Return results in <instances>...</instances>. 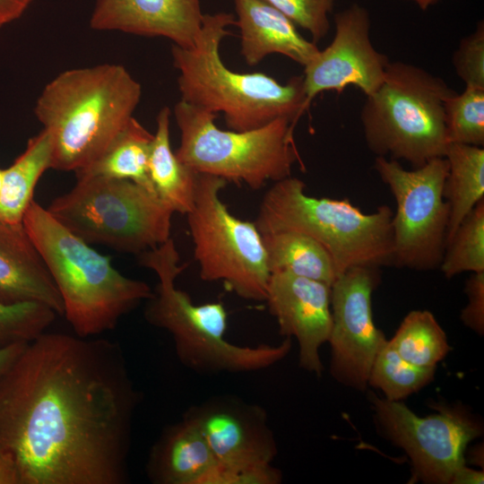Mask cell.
Returning <instances> with one entry per match:
<instances>
[{"label": "cell", "mask_w": 484, "mask_h": 484, "mask_svg": "<svg viewBox=\"0 0 484 484\" xmlns=\"http://www.w3.org/2000/svg\"><path fill=\"white\" fill-rule=\"evenodd\" d=\"M141 402L118 342L46 331L0 374V453L21 484H125Z\"/></svg>", "instance_id": "6da1fadb"}, {"label": "cell", "mask_w": 484, "mask_h": 484, "mask_svg": "<svg viewBox=\"0 0 484 484\" xmlns=\"http://www.w3.org/2000/svg\"><path fill=\"white\" fill-rule=\"evenodd\" d=\"M240 34V54L248 65L279 54L305 66L319 52L296 24L265 0H233Z\"/></svg>", "instance_id": "d6986e66"}, {"label": "cell", "mask_w": 484, "mask_h": 484, "mask_svg": "<svg viewBox=\"0 0 484 484\" xmlns=\"http://www.w3.org/2000/svg\"><path fill=\"white\" fill-rule=\"evenodd\" d=\"M52 141L42 129L30 138L25 150L6 169H4L0 193V219L12 224L22 223L31 203L35 187L48 169H51Z\"/></svg>", "instance_id": "7402d4cb"}, {"label": "cell", "mask_w": 484, "mask_h": 484, "mask_svg": "<svg viewBox=\"0 0 484 484\" xmlns=\"http://www.w3.org/2000/svg\"><path fill=\"white\" fill-rule=\"evenodd\" d=\"M389 342L402 358L420 367H436L451 350L445 331L428 310L408 313Z\"/></svg>", "instance_id": "484cf974"}, {"label": "cell", "mask_w": 484, "mask_h": 484, "mask_svg": "<svg viewBox=\"0 0 484 484\" xmlns=\"http://www.w3.org/2000/svg\"><path fill=\"white\" fill-rule=\"evenodd\" d=\"M202 432L218 463L229 470L272 464L278 453L265 411L231 396L212 397L183 416Z\"/></svg>", "instance_id": "9a60e30c"}, {"label": "cell", "mask_w": 484, "mask_h": 484, "mask_svg": "<svg viewBox=\"0 0 484 484\" xmlns=\"http://www.w3.org/2000/svg\"><path fill=\"white\" fill-rule=\"evenodd\" d=\"M453 65L465 87L484 89V24L463 38L453 56Z\"/></svg>", "instance_id": "1f68e13d"}, {"label": "cell", "mask_w": 484, "mask_h": 484, "mask_svg": "<svg viewBox=\"0 0 484 484\" xmlns=\"http://www.w3.org/2000/svg\"><path fill=\"white\" fill-rule=\"evenodd\" d=\"M455 91L440 77L404 62H389L382 83L360 113L367 148L413 169L445 157L449 142L445 103Z\"/></svg>", "instance_id": "52a82bcc"}, {"label": "cell", "mask_w": 484, "mask_h": 484, "mask_svg": "<svg viewBox=\"0 0 484 484\" xmlns=\"http://www.w3.org/2000/svg\"><path fill=\"white\" fill-rule=\"evenodd\" d=\"M443 194L449 206L448 239L467 214L484 199V148L449 143Z\"/></svg>", "instance_id": "d4e9b609"}, {"label": "cell", "mask_w": 484, "mask_h": 484, "mask_svg": "<svg viewBox=\"0 0 484 484\" xmlns=\"http://www.w3.org/2000/svg\"><path fill=\"white\" fill-rule=\"evenodd\" d=\"M264 301L280 334L297 340L298 366L320 376L319 350L328 342L333 326L331 287L286 272H272Z\"/></svg>", "instance_id": "2e32d148"}, {"label": "cell", "mask_w": 484, "mask_h": 484, "mask_svg": "<svg viewBox=\"0 0 484 484\" xmlns=\"http://www.w3.org/2000/svg\"><path fill=\"white\" fill-rule=\"evenodd\" d=\"M139 264L159 279L156 290L146 300V321L168 332L175 353L186 367L198 373H250L264 370L282 360L290 351L291 339L276 345L241 346L225 338L228 313L221 302L195 305L188 294L175 285L186 264L172 238L143 252Z\"/></svg>", "instance_id": "5b68a950"}, {"label": "cell", "mask_w": 484, "mask_h": 484, "mask_svg": "<svg viewBox=\"0 0 484 484\" xmlns=\"http://www.w3.org/2000/svg\"><path fill=\"white\" fill-rule=\"evenodd\" d=\"M291 176L265 193L254 221L261 234L294 230L313 238L332 256L339 274L354 266L393 265L392 217L388 205L365 213L348 198L308 195Z\"/></svg>", "instance_id": "8992f818"}, {"label": "cell", "mask_w": 484, "mask_h": 484, "mask_svg": "<svg viewBox=\"0 0 484 484\" xmlns=\"http://www.w3.org/2000/svg\"><path fill=\"white\" fill-rule=\"evenodd\" d=\"M219 466L200 429L183 417L153 444L146 474L154 484H208Z\"/></svg>", "instance_id": "ffe728a7"}, {"label": "cell", "mask_w": 484, "mask_h": 484, "mask_svg": "<svg viewBox=\"0 0 484 484\" xmlns=\"http://www.w3.org/2000/svg\"><path fill=\"white\" fill-rule=\"evenodd\" d=\"M289 17L296 25L307 30L315 43L329 31V14L334 0H265Z\"/></svg>", "instance_id": "4dcf8cb0"}, {"label": "cell", "mask_w": 484, "mask_h": 484, "mask_svg": "<svg viewBox=\"0 0 484 484\" xmlns=\"http://www.w3.org/2000/svg\"><path fill=\"white\" fill-rule=\"evenodd\" d=\"M56 315L53 309L37 302H0V350L33 341L46 332Z\"/></svg>", "instance_id": "f546056e"}, {"label": "cell", "mask_w": 484, "mask_h": 484, "mask_svg": "<svg viewBox=\"0 0 484 484\" xmlns=\"http://www.w3.org/2000/svg\"><path fill=\"white\" fill-rule=\"evenodd\" d=\"M0 484H21L18 471L13 462L0 453Z\"/></svg>", "instance_id": "d590c367"}, {"label": "cell", "mask_w": 484, "mask_h": 484, "mask_svg": "<svg viewBox=\"0 0 484 484\" xmlns=\"http://www.w3.org/2000/svg\"><path fill=\"white\" fill-rule=\"evenodd\" d=\"M223 178L198 174L186 214L200 277L222 281L241 298L264 301L271 276L262 235L254 222L232 215L220 197Z\"/></svg>", "instance_id": "30bf717a"}, {"label": "cell", "mask_w": 484, "mask_h": 484, "mask_svg": "<svg viewBox=\"0 0 484 484\" xmlns=\"http://www.w3.org/2000/svg\"><path fill=\"white\" fill-rule=\"evenodd\" d=\"M141 84L120 65L64 71L46 84L34 108L53 147L51 169H83L133 117Z\"/></svg>", "instance_id": "7a4b0ae2"}, {"label": "cell", "mask_w": 484, "mask_h": 484, "mask_svg": "<svg viewBox=\"0 0 484 484\" xmlns=\"http://www.w3.org/2000/svg\"><path fill=\"white\" fill-rule=\"evenodd\" d=\"M468 303L461 312V320L479 335L484 333V272H472L465 282Z\"/></svg>", "instance_id": "d6a6232c"}, {"label": "cell", "mask_w": 484, "mask_h": 484, "mask_svg": "<svg viewBox=\"0 0 484 484\" xmlns=\"http://www.w3.org/2000/svg\"><path fill=\"white\" fill-rule=\"evenodd\" d=\"M0 302H37L64 315V304L48 269L22 223L0 219Z\"/></svg>", "instance_id": "ac0fdd59"}, {"label": "cell", "mask_w": 484, "mask_h": 484, "mask_svg": "<svg viewBox=\"0 0 484 484\" xmlns=\"http://www.w3.org/2000/svg\"><path fill=\"white\" fill-rule=\"evenodd\" d=\"M173 113L180 131L176 156L196 173L259 189L270 180L291 176L292 166L301 162L295 126L286 117L259 128L234 131L220 129L215 124L217 114L181 99Z\"/></svg>", "instance_id": "ba28073f"}, {"label": "cell", "mask_w": 484, "mask_h": 484, "mask_svg": "<svg viewBox=\"0 0 484 484\" xmlns=\"http://www.w3.org/2000/svg\"><path fill=\"white\" fill-rule=\"evenodd\" d=\"M3 176H4V169H0V193H1L2 185H3Z\"/></svg>", "instance_id": "ab89813d"}, {"label": "cell", "mask_w": 484, "mask_h": 484, "mask_svg": "<svg viewBox=\"0 0 484 484\" xmlns=\"http://www.w3.org/2000/svg\"><path fill=\"white\" fill-rule=\"evenodd\" d=\"M483 480V471L474 470L463 464L454 472L451 484H482Z\"/></svg>", "instance_id": "e575fe53"}, {"label": "cell", "mask_w": 484, "mask_h": 484, "mask_svg": "<svg viewBox=\"0 0 484 484\" xmlns=\"http://www.w3.org/2000/svg\"><path fill=\"white\" fill-rule=\"evenodd\" d=\"M203 14L200 0H96L90 26L96 30L163 37L191 48Z\"/></svg>", "instance_id": "e0dca14e"}, {"label": "cell", "mask_w": 484, "mask_h": 484, "mask_svg": "<svg viewBox=\"0 0 484 484\" xmlns=\"http://www.w3.org/2000/svg\"><path fill=\"white\" fill-rule=\"evenodd\" d=\"M436 367H417L402 358L385 339L372 363L368 385L379 389L388 401H402L434 378Z\"/></svg>", "instance_id": "4316f807"}, {"label": "cell", "mask_w": 484, "mask_h": 484, "mask_svg": "<svg viewBox=\"0 0 484 484\" xmlns=\"http://www.w3.org/2000/svg\"><path fill=\"white\" fill-rule=\"evenodd\" d=\"M171 111L163 107L156 117L149 158V177L156 195L174 212L186 215L194 207L198 174L176 156L170 143Z\"/></svg>", "instance_id": "44dd1931"}, {"label": "cell", "mask_w": 484, "mask_h": 484, "mask_svg": "<svg viewBox=\"0 0 484 484\" xmlns=\"http://www.w3.org/2000/svg\"><path fill=\"white\" fill-rule=\"evenodd\" d=\"M470 454V459L472 463H477L478 465L481 464V466L483 465L480 463V459L483 460V449L481 448L480 450V446L474 448Z\"/></svg>", "instance_id": "74e56055"}, {"label": "cell", "mask_w": 484, "mask_h": 484, "mask_svg": "<svg viewBox=\"0 0 484 484\" xmlns=\"http://www.w3.org/2000/svg\"><path fill=\"white\" fill-rule=\"evenodd\" d=\"M374 420L382 436L408 455L415 481L451 484L465 464L467 445L482 435V425L466 409L436 403L437 412L419 417L401 401L370 393Z\"/></svg>", "instance_id": "7c38bea8"}, {"label": "cell", "mask_w": 484, "mask_h": 484, "mask_svg": "<svg viewBox=\"0 0 484 484\" xmlns=\"http://www.w3.org/2000/svg\"><path fill=\"white\" fill-rule=\"evenodd\" d=\"M439 268L446 279L464 272H484V199L446 242Z\"/></svg>", "instance_id": "83f0119b"}, {"label": "cell", "mask_w": 484, "mask_h": 484, "mask_svg": "<svg viewBox=\"0 0 484 484\" xmlns=\"http://www.w3.org/2000/svg\"><path fill=\"white\" fill-rule=\"evenodd\" d=\"M33 0H0V27L19 19Z\"/></svg>", "instance_id": "836d02e7"}, {"label": "cell", "mask_w": 484, "mask_h": 484, "mask_svg": "<svg viewBox=\"0 0 484 484\" xmlns=\"http://www.w3.org/2000/svg\"><path fill=\"white\" fill-rule=\"evenodd\" d=\"M153 134L133 117L92 163L75 172L76 177L131 180L156 194L148 169Z\"/></svg>", "instance_id": "cb8c5ba5"}, {"label": "cell", "mask_w": 484, "mask_h": 484, "mask_svg": "<svg viewBox=\"0 0 484 484\" xmlns=\"http://www.w3.org/2000/svg\"><path fill=\"white\" fill-rule=\"evenodd\" d=\"M22 225L36 246L64 304L74 334L95 337L153 295L148 283L120 273L103 255L32 201Z\"/></svg>", "instance_id": "277c9868"}, {"label": "cell", "mask_w": 484, "mask_h": 484, "mask_svg": "<svg viewBox=\"0 0 484 484\" xmlns=\"http://www.w3.org/2000/svg\"><path fill=\"white\" fill-rule=\"evenodd\" d=\"M375 170L396 203L392 217L393 265L416 271L439 268L447 238L449 206L444 198L445 157L411 170L377 156Z\"/></svg>", "instance_id": "8fae6325"}, {"label": "cell", "mask_w": 484, "mask_h": 484, "mask_svg": "<svg viewBox=\"0 0 484 484\" xmlns=\"http://www.w3.org/2000/svg\"><path fill=\"white\" fill-rule=\"evenodd\" d=\"M445 121L449 143L484 146V89L465 87L445 103Z\"/></svg>", "instance_id": "f1b7e54d"}, {"label": "cell", "mask_w": 484, "mask_h": 484, "mask_svg": "<svg viewBox=\"0 0 484 484\" xmlns=\"http://www.w3.org/2000/svg\"><path fill=\"white\" fill-rule=\"evenodd\" d=\"M230 25H235L232 13H206L193 48L173 44L180 99L214 114L223 113L227 126L234 131L259 128L281 117L296 126L305 113L303 75L282 84L264 73L230 70L220 54Z\"/></svg>", "instance_id": "3957f363"}, {"label": "cell", "mask_w": 484, "mask_h": 484, "mask_svg": "<svg viewBox=\"0 0 484 484\" xmlns=\"http://www.w3.org/2000/svg\"><path fill=\"white\" fill-rule=\"evenodd\" d=\"M334 36L332 42L304 66V111L321 92H341L353 85L366 96L382 83L388 57L373 46L370 17L367 10L358 4L334 16Z\"/></svg>", "instance_id": "5bb4252c"}, {"label": "cell", "mask_w": 484, "mask_h": 484, "mask_svg": "<svg viewBox=\"0 0 484 484\" xmlns=\"http://www.w3.org/2000/svg\"><path fill=\"white\" fill-rule=\"evenodd\" d=\"M411 1H413L414 3H416L418 4V6L425 11L427 10L430 5L434 4L435 3H436L438 0H411Z\"/></svg>", "instance_id": "f35d334b"}, {"label": "cell", "mask_w": 484, "mask_h": 484, "mask_svg": "<svg viewBox=\"0 0 484 484\" xmlns=\"http://www.w3.org/2000/svg\"><path fill=\"white\" fill-rule=\"evenodd\" d=\"M377 267L354 266L331 286L333 326L330 372L347 387L365 391L376 354L386 339L374 323L372 294L380 283Z\"/></svg>", "instance_id": "4fadbf2b"}, {"label": "cell", "mask_w": 484, "mask_h": 484, "mask_svg": "<svg viewBox=\"0 0 484 484\" xmlns=\"http://www.w3.org/2000/svg\"><path fill=\"white\" fill-rule=\"evenodd\" d=\"M261 235L271 273L286 272L330 287L340 275L328 251L313 238L294 230Z\"/></svg>", "instance_id": "603a6c76"}, {"label": "cell", "mask_w": 484, "mask_h": 484, "mask_svg": "<svg viewBox=\"0 0 484 484\" xmlns=\"http://www.w3.org/2000/svg\"><path fill=\"white\" fill-rule=\"evenodd\" d=\"M76 177L47 210L86 243L139 255L170 238L174 212L153 193L126 179Z\"/></svg>", "instance_id": "9c48e42d"}, {"label": "cell", "mask_w": 484, "mask_h": 484, "mask_svg": "<svg viewBox=\"0 0 484 484\" xmlns=\"http://www.w3.org/2000/svg\"><path fill=\"white\" fill-rule=\"evenodd\" d=\"M27 343H16L0 350V374L16 360Z\"/></svg>", "instance_id": "8d00e7d4"}]
</instances>
